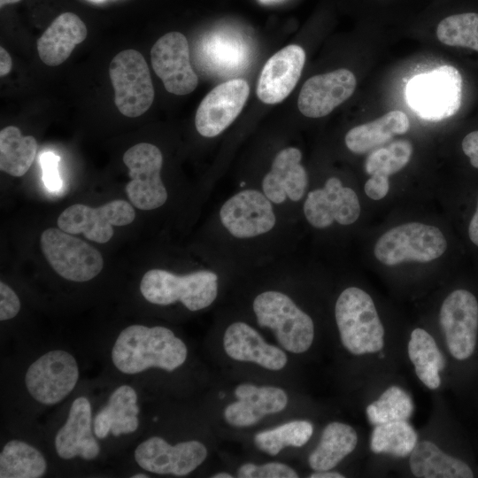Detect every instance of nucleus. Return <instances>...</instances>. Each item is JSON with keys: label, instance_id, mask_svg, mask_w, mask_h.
<instances>
[{"label": "nucleus", "instance_id": "10", "mask_svg": "<svg viewBox=\"0 0 478 478\" xmlns=\"http://www.w3.org/2000/svg\"><path fill=\"white\" fill-rule=\"evenodd\" d=\"M78 379L79 367L74 357L66 351L53 350L28 366L25 385L35 400L53 405L73 391Z\"/></svg>", "mask_w": 478, "mask_h": 478}, {"label": "nucleus", "instance_id": "46", "mask_svg": "<svg viewBox=\"0 0 478 478\" xmlns=\"http://www.w3.org/2000/svg\"><path fill=\"white\" fill-rule=\"evenodd\" d=\"M212 478H233V475L227 472H219L211 476Z\"/></svg>", "mask_w": 478, "mask_h": 478}, {"label": "nucleus", "instance_id": "19", "mask_svg": "<svg viewBox=\"0 0 478 478\" xmlns=\"http://www.w3.org/2000/svg\"><path fill=\"white\" fill-rule=\"evenodd\" d=\"M235 396L237 400L225 407L223 416L227 423L237 428L253 426L265 416L283 411L289 402L281 388L248 382L236 386Z\"/></svg>", "mask_w": 478, "mask_h": 478}, {"label": "nucleus", "instance_id": "38", "mask_svg": "<svg viewBox=\"0 0 478 478\" xmlns=\"http://www.w3.org/2000/svg\"><path fill=\"white\" fill-rule=\"evenodd\" d=\"M239 478H297L298 474L289 466L280 462L261 465L245 463L236 471Z\"/></svg>", "mask_w": 478, "mask_h": 478}, {"label": "nucleus", "instance_id": "36", "mask_svg": "<svg viewBox=\"0 0 478 478\" xmlns=\"http://www.w3.org/2000/svg\"><path fill=\"white\" fill-rule=\"evenodd\" d=\"M412 145L407 140H397L386 147L371 152L365 164L366 172L371 175L389 178L403 169L410 161Z\"/></svg>", "mask_w": 478, "mask_h": 478}, {"label": "nucleus", "instance_id": "30", "mask_svg": "<svg viewBox=\"0 0 478 478\" xmlns=\"http://www.w3.org/2000/svg\"><path fill=\"white\" fill-rule=\"evenodd\" d=\"M37 147L35 137L22 135L17 127L3 128L0 131V170L14 177L23 176L35 160Z\"/></svg>", "mask_w": 478, "mask_h": 478}, {"label": "nucleus", "instance_id": "35", "mask_svg": "<svg viewBox=\"0 0 478 478\" xmlns=\"http://www.w3.org/2000/svg\"><path fill=\"white\" fill-rule=\"evenodd\" d=\"M436 35L443 44L478 51V13L466 12L444 18L437 26Z\"/></svg>", "mask_w": 478, "mask_h": 478}, {"label": "nucleus", "instance_id": "33", "mask_svg": "<svg viewBox=\"0 0 478 478\" xmlns=\"http://www.w3.org/2000/svg\"><path fill=\"white\" fill-rule=\"evenodd\" d=\"M312 433L313 426L310 421L296 420L258 432L253 442L261 451L275 456L285 447H302L311 439Z\"/></svg>", "mask_w": 478, "mask_h": 478}, {"label": "nucleus", "instance_id": "34", "mask_svg": "<svg viewBox=\"0 0 478 478\" xmlns=\"http://www.w3.org/2000/svg\"><path fill=\"white\" fill-rule=\"evenodd\" d=\"M414 410L409 393L403 388L392 385L367 405L368 421L375 426L396 420H408Z\"/></svg>", "mask_w": 478, "mask_h": 478}, {"label": "nucleus", "instance_id": "17", "mask_svg": "<svg viewBox=\"0 0 478 478\" xmlns=\"http://www.w3.org/2000/svg\"><path fill=\"white\" fill-rule=\"evenodd\" d=\"M307 221L316 228H326L335 221L340 225L354 223L360 214L356 192L343 187L336 177L328 178L323 188L310 191L303 206Z\"/></svg>", "mask_w": 478, "mask_h": 478}, {"label": "nucleus", "instance_id": "11", "mask_svg": "<svg viewBox=\"0 0 478 478\" xmlns=\"http://www.w3.org/2000/svg\"><path fill=\"white\" fill-rule=\"evenodd\" d=\"M135 212L125 200H112L99 207L74 204L58 218V226L71 234H82L87 239L105 243L114 234L112 226H127L134 221Z\"/></svg>", "mask_w": 478, "mask_h": 478}, {"label": "nucleus", "instance_id": "21", "mask_svg": "<svg viewBox=\"0 0 478 478\" xmlns=\"http://www.w3.org/2000/svg\"><path fill=\"white\" fill-rule=\"evenodd\" d=\"M54 444L63 459L81 457L91 460L98 456L100 446L92 432L91 405L87 397L73 400L65 424L56 434Z\"/></svg>", "mask_w": 478, "mask_h": 478}, {"label": "nucleus", "instance_id": "13", "mask_svg": "<svg viewBox=\"0 0 478 478\" xmlns=\"http://www.w3.org/2000/svg\"><path fill=\"white\" fill-rule=\"evenodd\" d=\"M207 453L205 445L197 440L172 445L160 436H152L138 444L135 459L150 473L185 476L205 460Z\"/></svg>", "mask_w": 478, "mask_h": 478}, {"label": "nucleus", "instance_id": "42", "mask_svg": "<svg viewBox=\"0 0 478 478\" xmlns=\"http://www.w3.org/2000/svg\"><path fill=\"white\" fill-rule=\"evenodd\" d=\"M462 150L470 158L471 165L478 168V130L473 131L464 137Z\"/></svg>", "mask_w": 478, "mask_h": 478}, {"label": "nucleus", "instance_id": "49", "mask_svg": "<svg viewBox=\"0 0 478 478\" xmlns=\"http://www.w3.org/2000/svg\"><path fill=\"white\" fill-rule=\"evenodd\" d=\"M94 1H103V0H94Z\"/></svg>", "mask_w": 478, "mask_h": 478}, {"label": "nucleus", "instance_id": "32", "mask_svg": "<svg viewBox=\"0 0 478 478\" xmlns=\"http://www.w3.org/2000/svg\"><path fill=\"white\" fill-rule=\"evenodd\" d=\"M417 443V433L408 420H396L374 426L370 449L377 454L405 458L412 453Z\"/></svg>", "mask_w": 478, "mask_h": 478}, {"label": "nucleus", "instance_id": "4", "mask_svg": "<svg viewBox=\"0 0 478 478\" xmlns=\"http://www.w3.org/2000/svg\"><path fill=\"white\" fill-rule=\"evenodd\" d=\"M258 324L270 328L281 346L291 353H304L314 340L312 318L286 294L266 290L253 300Z\"/></svg>", "mask_w": 478, "mask_h": 478}, {"label": "nucleus", "instance_id": "48", "mask_svg": "<svg viewBox=\"0 0 478 478\" xmlns=\"http://www.w3.org/2000/svg\"><path fill=\"white\" fill-rule=\"evenodd\" d=\"M149 475H146L144 474H136L135 475H132V478H147Z\"/></svg>", "mask_w": 478, "mask_h": 478}, {"label": "nucleus", "instance_id": "22", "mask_svg": "<svg viewBox=\"0 0 478 478\" xmlns=\"http://www.w3.org/2000/svg\"><path fill=\"white\" fill-rule=\"evenodd\" d=\"M223 348L232 359L255 363L271 371H279L287 365L285 352L269 344L251 326L243 321L230 324L223 335Z\"/></svg>", "mask_w": 478, "mask_h": 478}, {"label": "nucleus", "instance_id": "3", "mask_svg": "<svg viewBox=\"0 0 478 478\" xmlns=\"http://www.w3.org/2000/svg\"><path fill=\"white\" fill-rule=\"evenodd\" d=\"M216 273L199 270L177 275L164 269L146 272L140 282V291L150 303L168 305L181 302L188 310L196 312L210 306L218 296Z\"/></svg>", "mask_w": 478, "mask_h": 478}, {"label": "nucleus", "instance_id": "7", "mask_svg": "<svg viewBox=\"0 0 478 478\" xmlns=\"http://www.w3.org/2000/svg\"><path fill=\"white\" fill-rule=\"evenodd\" d=\"M109 75L115 105L124 116L139 117L150 107L154 88L148 65L139 51L126 50L115 55Z\"/></svg>", "mask_w": 478, "mask_h": 478}, {"label": "nucleus", "instance_id": "5", "mask_svg": "<svg viewBox=\"0 0 478 478\" xmlns=\"http://www.w3.org/2000/svg\"><path fill=\"white\" fill-rule=\"evenodd\" d=\"M462 77L452 66H441L413 77L406 88V100L421 119L438 121L460 108Z\"/></svg>", "mask_w": 478, "mask_h": 478}, {"label": "nucleus", "instance_id": "43", "mask_svg": "<svg viewBox=\"0 0 478 478\" xmlns=\"http://www.w3.org/2000/svg\"><path fill=\"white\" fill-rule=\"evenodd\" d=\"M12 69V58L4 47H0V76L7 75Z\"/></svg>", "mask_w": 478, "mask_h": 478}, {"label": "nucleus", "instance_id": "1", "mask_svg": "<svg viewBox=\"0 0 478 478\" xmlns=\"http://www.w3.org/2000/svg\"><path fill=\"white\" fill-rule=\"evenodd\" d=\"M187 356L184 342L162 326H128L120 333L112 350L113 365L126 374L151 367L172 372L184 364Z\"/></svg>", "mask_w": 478, "mask_h": 478}, {"label": "nucleus", "instance_id": "16", "mask_svg": "<svg viewBox=\"0 0 478 478\" xmlns=\"http://www.w3.org/2000/svg\"><path fill=\"white\" fill-rule=\"evenodd\" d=\"M250 94L248 82L232 79L212 89L201 101L195 117L197 132L212 138L222 133L242 112Z\"/></svg>", "mask_w": 478, "mask_h": 478}, {"label": "nucleus", "instance_id": "26", "mask_svg": "<svg viewBox=\"0 0 478 478\" xmlns=\"http://www.w3.org/2000/svg\"><path fill=\"white\" fill-rule=\"evenodd\" d=\"M409 466L418 478H472L471 467L443 451L428 440L418 442L410 454Z\"/></svg>", "mask_w": 478, "mask_h": 478}, {"label": "nucleus", "instance_id": "15", "mask_svg": "<svg viewBox=\"0 0 478 478\" xmlns=\"http://www.w3.org/2000/svg\"><path fill=\"white\" fill-rule=\"evenodd\" d=\"M150 58L155 73L169 93L183 96L195 90L198 78L190 65L184 35L173 31L161 36L151 48Z\"/></svg>", "mask_w": 478, "mask_h": 478}, {"label": "nucleus", "instance_id": "8", "mask_svg": "<svg viewBox=\"0 0 478 478\" xmlns=\"http://www.w3.org/2000/svg\"><path fill=\"white\" fill-rule=\"evenodd\" d=\"M40 244L52 269L66 280L88 281L103 269L104 259L97 250L60 228L44 230L40 237Z\"/></svg>", "mask_w": 478, "mask_h": 478}, {"label": "nucleus", "instance_id": "25", "mask_svg": "<svg viewBox=\"0 0 478 478\" xmlns=\"http://www.w3.org/2000/svg\"><path fill=\"white\" fill-rule=\"evenodd\" d=\"M137 394L134 388L121 385L111 394L107 404L93 420V430L99 439L109 433L114 436L135 432L139 426Z\"/></svg>", "mask_w": 478, "mask_h": 478}, {"label": "nucleus", "instance_id": "29", "mask_svg": "<svg viewBox=\"0 0 478 478\" xmlns=\"http://www.w3.org/2000/svg\"><path fill=\"white\" fill-rule=\"evenodd\" d=\"M407 351L419 380L429 389H438L445 359L434 337L427 330L416 328L410 335Z\"/></svg>", "mask_w": 478, "mask_h": 478}, {"label": "nucleus", "instance_id": "44", "mask_svg": "<svg viewBox=\"0 0 478 478\" xmlns=\"http://www.w3.org/2000/svg\"><path fill=\"white\" fill-rule=\"evenodd\" d=\"M468 235L470 240L478 246V202L475 212L469 223Z\"/></svg>", "mask_w": 478, "mask_h": 478}, {"label": "nucleus", "instance_id": "37", "mask_svg": "<svg viewBox=\"0 0 478 478\" xmlns=\"http://www.w3.org/2000/svg\"><path fill=\"white\" fill-rule=\"evenodd\" d=\"M211 39V49L220 50L212 52V63L220 70L236 69L237 66H243L245 64L246 54L245 48L241 42V38H222L216 35Z\"/></svg>", "mask_w": 478, "mask_h": 478}, {"label": "nucleus", "instance_id": "45", "mask_svg": "<svg viewBox=\"0 0 478 478\" xmlns=\"http://www.w3.org/2000/svg\"><path fill=\"white\" fill-rule=\"evenodd\" d=\"M310 478H343L344 475L338 472L330 470L314 471L309 475Z\"/></svg>", "mask_w": 478, "mask_h": 478}, {"label": "nucleus", "instance_id": "14", "mask_svg": "<svg viewBox=\"0 0 478 478\" xmlns=\"http://www.w3.org/2000/svg\"><path fill=\"white\" fill-rule=\"evenodd\" d=\"M222 226L234 237L245 239L266 234L276 217L273 203L257 189H247L229 197L220 209Z\"/></svg>", "mask_w": 478, "mask_h": 478}, {"label": "nucleus", "instance_id": "18", "mask_svg": "<svg viewBox=\"0 0 478 478\" xmlns=\"http://www.w3.org/2000/svg\"><path fill=\"white\" fill-rule=\"evenodd\" d=\"M356 85L353 73L344 68L314 75L300 90L298 109L309 118L324 117L346 101L353 94Z\"/></svg>", "mask_w": 478, "mask_h": 478}, {"label": "nucleus", "instance_id": "40", "mask_svg": "<svg viewBox=\"0 0 478 478\" xmlns=\"http://www.w3.org/2000/svg\"><path fill=\"white\" fill-rule=\"evenodd\" d=\"M20 310V302L14 292L4 281L0 282V320L2 321L14 318Z\"/></svg>", "mask_w": 478, "mask_h": 478}, {"label": "nucleus", "instance_id": "27", "mask_svg": "<svg viewBox=\"0 0 478 478\" xmlns=\"http://www.w3.org/2000/svg\"><path fill=\"white\" fill-rule=\"evenodd\" d=\"M409 127L407 115L394 110L375 120L351 128L344 141L351 152L363 154L388 143L394 135L406 133Z\"/></svg>", "mask_w": 478, "mask_h": 478}, {"label": "nucleus", "instance_id": "2", "mask_svg": "<svg viewBox=\"0 0 478 478\" xmlns=\"http://www.w3.org/2000/svg\"><path fill=\"white\" fill-rule=\"evenodd\" d=\"M335 317L341 343L351 354L378 353L383 349V325L372 297L362 289L349 287L341 292Z\"/></svg>", "mask_w": 478, "mask_h": 478}, {"label": "nucleus", "instance_id": "31", "mask_svg": "<svg viewBox=\"0 0 478 478\" xmlns=\"http://www.w3.org/2000/svg\"><path fill=\"white\" fill-rule=\"evenodd\" d=\"M46 470L42 452L26 442L11 440L0 453L1 478H39Z\"/></svg>", "mask_w": 478, "mask_h": 478}, {"label": "nucleus", "instance_id": "39", "mask_svg": "<svg viewBox=\"0 0 478 478\" xmlns=\"http://www.w3.org/2000/svg\"><path fill=\"white\" fill-rule=\"evenodd\" d=\"M59 157L50 151L44 152L40 157L42 169V180L49 190L58 191L62 188V180L58 173Z\"/></svg>", "mask_w": 478, "mask_h": 478}, {"label": "nucleus", "instance_id": "28", "mask_svg": "<svg viewBox=\"0 0 478 478\" xmlns=\"http://www.w3.org/2000/svg\"><path fill=\"white\" fill-rule=\"evenodd\" d=\"M358 443V434L349 424L333 421L322 430L317 447L308 457L313 471H326L335 467L351 454Z\"/></svg>", "mask_w": 478, "mask_h": 478}, {"label": "nucleus", "instance_id": "41", "mask_svg": "<svg viewBox=\"0 0 478 478\" xmlns=\"http://www.w3.org/2000/svg\"><path fill=\"white\" fill-rule=\"evenodd\" d=\"M389 178L371 175L365 184V192L367 197L374 200L383 198L389 192Z\"/></svg>", "mask_w": 478, "mask_h": 478}, {"label": "nucleus", "instance_id": "6", "mask_svg": "<svg viewBox=\"0 0 478 478\" xmlns=\"http://www.w3.org/2000/svg\"><path fill=\"white\" fill-rule=\"evenodd\" d=\"M446 248V239L438 227L409 222L384 233L376 242L374 252L383 265L395 266L405 261H432L441 257Z\"/></svg>", "mask_w": 478, "mask_h": 478}, {"label": "nucleus", "instance_id": "12", "mask_svg": "<svg viewBox=\"0 0 478 478\" xmlns=\"http://www.w3.org/2000/svg\"><path fill=\"white\" fill-rule=\"evenodd\" d=\"M439 322L450 354L458 360L472 356L478 333V302L466 289H456L443 300Z\"/></svg>", "mask_w": 478, "mask_h": 478}, {"label": "nucleus", "instance_id": "47", "mask_svg": "<svg viewBox=\"0 0 478 478\" xmlns=\"http://www.w3.org/2000/svg\"><path fill=\"white\" fill-rule=\"evenodd\" d=\"M21 0H0V7L3 8L4 6L7 4H12L19 3Z\"/></svg>", "mask_w": 478, "mask_h": 478}, {"label": "nucleus", "instance_id": "23", "mask_svg": "<svg viewBox=\"0 0 478 478\" xmlns=\"http://www.w3.org/2000/svg\"><path fill=\"white\" fill-rule=\"evenodd\" d=\"M302 153L295 147L280 150L270 171L262 180V192L276 204L287 199L297 202L303 198L308 185V175L301 165Z\"/></svg>", "mask_w": 478, "mask_h": 478}, {"label": "nucleus", "instance_id": "9", "mask_svg": "<svg viewBox=\"0 0 478 478\" xmlns=\"http://www.w3.org/2000/svg\"><path fill=\"white\" fill-rule=\"evenodd\" d=\"M130 181L125 190L136 208L150 211L162 206L167 191L161 180L163 156L160 150L148 143L130 147L123 155Z\"/></svg>", "mask_w": 478, "mask_h": 478}, {"label": "nucleus", "instance_id": "20", "mask_svg": "<svg viewBox=\"0 0 478 478\" xmlns=\"http://www.w3.org/2000/svg\"><path fill=\"white\" fill-rule=\"evenodd\" d=\"M305 62L304 49L297 44L284 47L274 54L260 73L257 96L267 104L283 101L297 85Z\"/></svg>", "mask_w": 478, "mask_h": 478}, {"label": "nucleus", "instance_id": "24", "mask_svg": "<svg viewBox=\"0 0 478 478\" xmlns=\"http://www.w3.org/2000/svg\"><path fill=\"white\" fill-rule=\"evenodd\" d=\"M87 34L86 25L76 14L67 12L58 15L37 40L41 60L50 66H59Z\"/></svg>", "mask_w": 478, "mask_h": 478}]
</instances>
